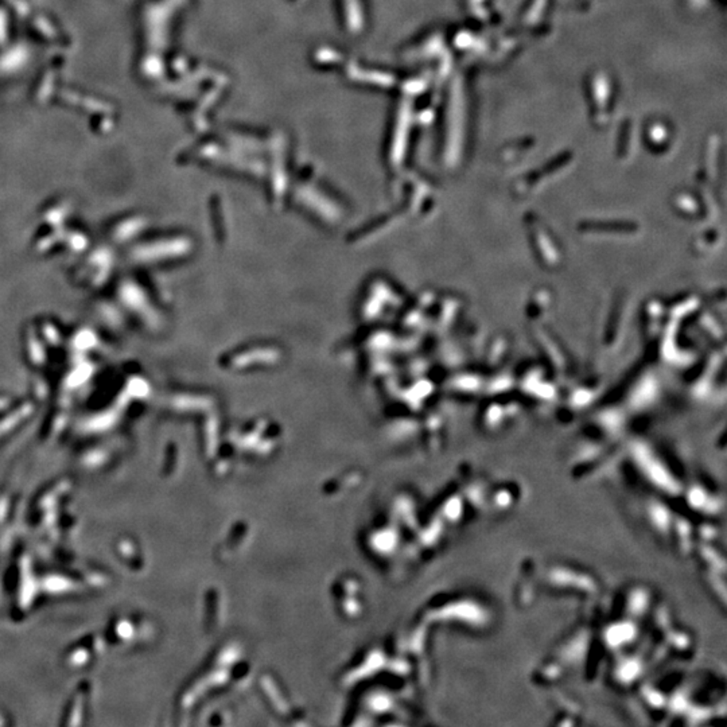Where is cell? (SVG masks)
<instances>
[{
  "label": "cell",
  "instance_id": "cell-1",
  "mask_svg": "<svg viewBox=\"0 0 727 727\" xmlns=\"http://www.w3.org/2000/svg\"><path fill=\"white\" fill-rule=\"evenodd\" d=\"M630 630H632L630 626H618V628H615L610 632L612 643H622L624 640L630 637V635H632Z\"/></svg>",
  "mask_w": 727,
  "mask_h": 727
}]
</instances>
